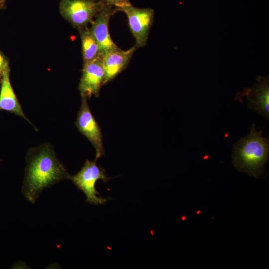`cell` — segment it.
Wrapping results in <instances>:
<instances>
[{
    "label": "cell",
    "instance_id": "ba28073f",
    "mask_svg": "<svg viewBox=\"0 0 269 269\" xmlns=\"http://www.w3.org/2000/svg\"><path fill=\"white\" fill-rule=\"evenodd\" d=\"M117 11L116 8L103 3L95 20L91 23L90 29L103 54L118 48L112 40L109 31L110 18Z\"/></svg>",
    "mask_w": 269,
    "mask_h": 269
},
{
    "label": "cell",
    "instance_id": "8992f818",
    "mask_svg": "<svg viewBox=\"0 0 269 269\" xmlns=\"http://www.w3.org/2000/svg\"><path fill=\"white\" fill-rule=\"evenodd\" d=\"M75 125L79 131L93 144L96 150L95 159L97 160L104 154L103 136L100 128L90 109L86 97H82Z\"/></svg>",
    "mask_w": 269,
    "mask_h": 269
},
{
    "label": "cell",
    "instance_id": "6da1fadb",
    "mask_svg": "<svg viewBox=\"0 0 269 269\" xmlns=\"http://www.w3.org/2000/svg\"><path fill=\"white\" fill-rule=\"evenodd\" d=\"M70 175L48 143L31 148L26 156V166L22 187L26 199L34 203L41 191Z\"/></svg>",
    "mask_w": 269,
    "mask_h": 269
},
{
    "label": "cell",
    "instance_id": "8fae6325",
    "mask_svg": "<svg viewBox=\"0 0 269 269\" xmlns=\"http://www.w3.org/2000/svg\"><path fill=\"white\" fill-rule=\"evenodd\" d=\"M10 68L7 63L1 76L0 110H4L23 118L29 123L12 87L9 78Z\"/></svg>",
    "mask_w": 269,
    "mask_h": 269
},
{
    "label": "cell",
    "instance_id": "9c48e42d",
    "mask_svg": "<svg viewBox=\"0 0 269 269\" xmlns=\"http://www.w3.org/2000/svg\"><path fill=\"white\" fill-rule=\"evenodd\" d=\"M258 81L252 88H246L242 96H246L249 107L263 116L269 118V76H258Z\"/></svg>",
    "mask_w": 269,
    "mask_h": 269
},
{
    "label": "cell",
    "instance_id": "52a82bcc",
    "mask_svg": "<svg viewBox=\"0 0 269 269\" xmlns=\"http://www.w3.org/2000/svg\"><path fill=\"white\" fill-rule=\"evenodd\" d=\"M103 53L93 60L83 64L82 75L79 84L81 97H98L103 85L104 72L103 67Z\"/></svg>",
    "mask_w": 269,
    "mask_h": 269
},
{
    "label": "cell",
    "instance_id": "30bf717a",
    "mask_svg": "<svg viewBox=\"0 0 269 269\" xmlns=\"http://www.w3.org/2000/svg\"><path fill=\"white\" fill-rule=\"evenodd\" d=\"M134 46L127 50L119 47L103 54V67L104 72L103 85L116 78L127 66L136 49Z\"/></svg>",
    "mask_w": 269,
    "mask_h": 269
},
{
    "label": "cell",
    "instance_id": "3957f363",
    "mask_svg": "<svg viewBox=\"0 0 269 269\" xmlns=\"http://www.w3.org/2000/svg\"><path fill=\"white\" fill-rule=\"evenodd\" d=\"M96 161L87 160L81 170L76 174L70 176L69 179L85 194L86 202L98 205L105 204L108 199L97 195L99 193L96 189V183L99 180L107 182L111 178L106 175L105 168L97 164Z\"/></svg>",
    "mask_w": 269,
    "mask_h": 269
},
{
    "label": "cell",
    "instance_id": "5b68a950",
    "mask_svg": "<svg viewBox=\"0 0 269 269\" xmlns=\"http://www.w3.org/2000/svg\"><path fill=\"white\" fill-rule=\"evenodd\" d=\"M119 10L124 12L127 16L130 30L135 40V46H145L153 23L154 10L150 8H136L131 4Z\"/></svg>",
    "mask_w": 269,
    "mask_h": 269
},
{
    "label": "cell",
    "instance_id": "7a4b0ae2",
    "mask_svg": "<svg viewBox=\"0 0 269 269\" xmlns=\"http://www.w3.org/2000/svg\"><path fill=\"white\" fill-rule=\"evenodd\" d=\"M269 154L268 138L263 137L262 131L257 132L253 124L249 135L234 144L232 158L237 170L258 178L264 173Z\"/></svg>",
    "mask_w": 269,
    "mask_h": 269
},
{
    "label": "cell",
    "instance_id": "7c38bea8",
    "mask_svg": "<svg viewBox=\"0 0 269 269\" xmlns=\"http://www.w3.org/2000/svg\"><path fill=\"white\" fill-rule=\"evenodd\" d=\"M79 31L81 39L82 57L84 64L93 60L102 52L90 29L85 27L79 29Z\"/></svg>",
    "mask_w": 269,
    "mask_h": 269
},
{
    "label": "cell",
    "instance_id": "5bb4252c",
    "mask_svg": "<svg viewBox=\"0 0 269 269\" xmlns=\"http://www.w3.org/2000/svg\"><path fill=\"white\" fill-rule=\"evenodd\" d=\"M7 63L8 62L6 61L5 59L0 52V78H1L3 70Z\"/></svg>",
    "mask_w": 269,
    "mask_h": 269
},
{
    "label": "cell",
    "instance_id": "9a60e30c",
    "mask_svg": "<svg viewBox=\"0 0 269 269\" xmlns=\"http://www.w3.org/2000/svg\"><path fill=\"white\" fill-rule=\"evenodd\" d=\"M6 0H0V9H2L5 6Z\"/></svg>",
    "mask_w": 269,
    "mask_h": 269
},
{
    "label": "cell",
    "instance_id": "277c9868",
    "mask_svg": "<svg viewBox=\"0 0 269 269\" xmlns=\"http://www.w3.org/2000/svg\"><path fill=\"white\" fill-rule=\"evenodd\" d=\"M102 4L99 0H61L59 9L61 15L79 29L93 22Z\"/></svg>",
    "mask_w": 269,
    "mask_h": 269
},
{
    "label": "cell",
    "instance_id": "4fadbf2b",
    "mask_svg": "<svg viewBox=\"0 0 269 269\" xmlns=\"http://www.w3.org/2000/svg\"><path fill=\"white\" fill-rule=\"evenodd\" d=\"M103 3L116 8L118 11L120 8L131 4L130 0H99Z\"/></svg>",
    "mask_w": 269,
    "mask_h": 269
}]
</instances>
